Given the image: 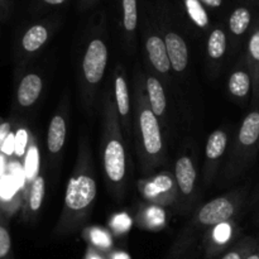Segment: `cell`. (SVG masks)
Returning <instances> with one entry per match:
<instances>
[{
	"mask_svg": "<svg viewBox=\"0 0 259 259\" xmlns=\"http://www.w3.org/2000/svg\"><path fill=\"white\" fill-rule=\"evenodd\" d=\"M146 51L154 70L159 73H168L171 70L166 43L161 35L158 24L154 18L152 7L146 5Z\"/></svg>",
	"mask_w": 259,
	"mask_h": 259,
	"instance_id": "6",
	"label": "cell"
},
{
	"mask_svg": "<svg viewBox=\"0 0 259 259\" xmlns=\"http://www.w3.org/2000/svg\"><path fill=\"white\" fill-rule=\"evenodd\" d=\"M2 152L4 154H7V156H10L12 153H14V134L12 132H10L9 136L7 137L5 142L3 143Z\"/></svg>",
	"mask_w": 259,
	"mask_h": 259,
	"instance_id": "29",
	"label": "cell"
},
{
	"mask_svg": "<svg viewBox=\"0 0 259 259\" xmlns=\"http://www.w3.org/2000/svg\"><path fill=\"white\" fill-rule=\"evenodd\" d=\"M28 143H29V134L25 128H18L14 134V154L18 158H22L27 154Z\"/></svg>",
	"mask_w": 259,
	"mask_h": 259,
	"instance_id": "26",
	"label": "cell"
},
{
	"mask_svg": "<svg viewBox=\"0 0 259 259\" xmlns=\"http://www.w3.org/2000/svg\"><path fill=\"white\" fill-rule=\"evenodd\" d=\"M146 89L147 98H148L152 111H153V114L157 118H161V116H163L167 108L166 94H164V89L162 86L161 81L157 77H154V76H148L147 77Z\"/></svg>",
	"mask_w": 259,
	"mask_h": 259,
	"instance_id": "14",
	"label": "cell"
},
{
	"mask_svg": "<svg viewBox=\"0 0 259 259\" xmlns=\"http://www.w3.org/2000/svg\"><path fill=\"white\" fill-rule=\"evenodd\" d=\"M38 167H39V152L35 143H32L28 148L24 161V176L28 181L33 182L37 179Z\"/></svg>",
	"mask_w": 259,
	"mask_h": 259,
	"instance_id": "23",
	"label": "cell"
},
{
	"mask_svg": "<svg viewBox=\"0 0 259 259\" xmlns=\"http://www.w3.org/2000/svg\"><path fill=\"white\" fill-rule=\"evenodd\" d=\"M114 94H115V106L118 115L121 118L123 126L125 131L129 129V114H131V98H129L128 83L121 68H118L114 83Z\"/></svg>",
	"mask_w": 259,
	"mask_h": 259,
	"instance_id": "10",
	"label": "cell"
},
{
	"mask_svg": "<svg viewBox=\"0 0 259 259\" xmlns=\"http://www.w3.org/2000/svg\"><path fill=\"white\" fill-rule=\"evenodd\" d=\"M43 90V81L38 73H27L20 80L17 90V101L20 108L28 109L34 105Z\"/></svg>",
	"mask_w": 259,
	"mask_h": 259,
	"instance_id": "9",
	"label": "cell"
},
{
	"mask_svg": "<svg viewBox=\"0 0 259 259\" xmlns=\"http://www.w3.org/2000/svg\"><path fill=\"white\" fill-rule=\"evenodd\" d=\"M175 179L177 194L181 196L182 201H189L196 185V168L191 157L182 154L177 158L175 164Z\"/></svg>",
	"mask_w": 259,
	"mask_h": 259,
	"instance_id": "8",
	"label": "cell"
},
{
	"mask_svg": "<svg viewBox=\"0 0 259 259\" xmlns=\"http://www.w3.org/2000/svg\"><path fill=\"white\" fill-rule=\"evenodd\" d=\"M228 146V136L224 131L218 129L212 132L209 136L206 142V148H205V154H206V168L210 169L214 167V164L219 161L225 153V149Z\"/></svg>",
	"mask_w": 259,
	"mask_h": 259,
	"instance_id": "16",
	"label": "cell"
},
{
	"mask_svg": "<svg viewBox=\"0 0 259 259\" xmlns=\"http://www.w3.org/2000/svg\"><path fill=\"white\" fill-rule=\"evenodd\" d=\"M253 23V12L249 5H239L232 10L228 18V28L234 37H243Z\"/></svg>",
	"mask_w": 259,
	"mask_h": 259,
	"instance_id": "13",
	"label": "cell"
},
{
	"mask_svg": "<svg viewBox=\"0 0 259 259\" xmlns=\"http://www.w3.org/2000/svg\"><path fill=\"white\" fill-rule=\"evenodd\" d=\"M13 8V0H0V20H7L9 18Z\"/></svg>",
	"mask_w": 259,
	"mask_h": 259,
	"instance_id": "28",
	"label": "cell"
},
{
	"mask_svg": "<svg viewBox=\"0 0 259 259\" xmlns=\"http://www.w3.org/2000/svg\"><path fill=\"white\" fill-rule=\"evenodd\" d=\"M13 195H14V186L12 181L8 179L0 180V197L3 200H8L13 197Z\"/></svg>",
	"mask_w": 259,
	"mask_h": 259,
	"instance_id": "27",
	"label": "cell"
},
{
	"mask_svg": "<svg viewBox=\"0 0 259 259\" xmlns=\"http://www.w3.org/2000/svg\"><path fill=\"white\" fill-rule=\"evenodd\" d=\"M103 167L111 191L118 197L123 196L126 180V152L120 132L116 106L106 98L104 109Z\"/></svg>",
	"mask_w": 259,
	"mask_h": 259,
	"instance_id": "3",
	"label": "cell"
},
{
	"mask_svg": "<svg viewBox=\"0 0 259 259\" xmlns=\"http://www.w3.org/2000/svg\"><path fill=\"white\" fill-rule=\"evenodd\" d=\"M0 259H14L12 253V237L3 222H0Z\"/></svg>",
	"mask_w": 259,
	"mask_h": 259,
	"instance_id": "25",
	"label": "cell"
},
{
	"mask_svg": "<svg viewBox=\"0 0 259 259\" xmlns=\"http://www.w3.org/2000/svg\"><path fill=\"white\" fill-rule=\"evenodd\" d=\"M252 80L249 73L243 70H237L230 75L228 88L230 94L238 99H245L250 91Z\"/></svg>",
	"mask_w": 259,
	"mask_h": 259,
	"instance_id": "19",
	"label": "cell"
},
{
	"mask_svg": "<svg viewBox=\"0 0 259 259\" xmlns=\"http://www.w3.org/2000/svg\"><path fill=\"white\" fill-rule=\"evenodd\" d=\"M243 4L249 5V7H259V0H239Z\"/></svg>",
	"mask_w": 259,
	"mask_h": 259,
	"instance_id": "34",
	"label": "cell"
},
{
	"mask_svg": "<svg viewBox=\"0 0 259 259\" xmlns=\"http://www.w3.org/2000/svg\"><path fill=\"white\" fill-rule=\"evenodd\" d=\"M121 28L128 42H133L136 38L137 28L139 22L138 0H120Z\"/></svg>",
	"mask_w": 259,
	"mask_h": 259,
	"instance_id": "11",
	"label": "cell"
},
{
	"mask_svg": "<svg viewBox=\"0 0 259 259\" xmlns=\"http://www.w3.org/2000/svg\"><path fill=\"white\" fill-rule=\"evenodd\" d=\"M9 133H10V124L7 123V121L0 124V151H2L3 143L5 142L7 137L9 136Z\"/></svg>",
	"mask_w": 259,
	"mask_h": 259,
	"instance_id": "32",
	"label": "cell"
},
{
	"mask_svg": "<svg viewBox=\"0 0 259 259\" xmlns=\"http://www.w3.org/2000/svg\"><path fill=\"white\" fill-rule=\"evenodd\" d=\"M240 194L215 197L202 205L189 224L180 232L169 249L167 259H195L204 248L205 239L214 227L229 223L240 205Z\"/></svg>",
	"mask_w": 259,
	"mask_h": 259,
	"instance_id": "2",
	"label": "cell"
},
{
	"mask_svg": "<svg viewBox=\"0 0 259 259\" xmlns=\"http://www.w3.org/2000/svg\"><path fill=\"white\" fill-rule=\"evenodd\" d=\"M66 134H67V124L65 116L60 113L56 114L48 126L47 147L50 153L57 154L62 151L66 142Z\"/></svg>",
	"mask_w": 259,
	"mask_h": 259,
	"instance_id": "12",
	"label": "cell"
},
{
	"mask_svg": "<svg viewBox=\"0 0 259 259\" xmlns=\"http://www.w3.org/2000/svg\"><path fill=\"white\" fill-rule=\"evenodd\" d=\"M161 191L166 192V194H168L169 191H174L172 180H169L168 177H162V179L156 180L153 184L148 185V189H147L146 194L147 196H149L151 199L158 200V195Z\"/></svg>",
	"mask_w": 259,
	"mask_h": 259,
	"instance_id": "24",
	"label": "cell"
},
{
	"mask_svg": "<svg viewBox=\"0 0 259 259\" xmlns=\"http://www.w3.org/2000/svg\"><path fill=\"white\" fill-rule=\"evenodd\" d=\"M180 4L182 5L185 14L195 27L201 30L209 29L211 25L209 12L200 0H180Z\"/></svg>",
	"mask_w": 259,
	"mask_h": 259,
	"instance_id": "15",
	"label": "cell"
},
{
	"mask_svg": "<svg viewBox=\"0 0 259 259\" xmlns=\"http://www.w3.org/2000/svg\"><path fill=\"white\" fill-rule=\"evenodd\" d=\"M207 9H212V10H219L224 7L225 0H200Z\"/></svg>",
	"mask_w": 259,
	"mask_h": 259,
	"instance_id": "31",
	"label": "cell"
},
{
	"mask_svg": "<svg viewBox=\"0 0 259 259\" xmlns=\"http://www.w3.org/2000/svg\"><path fill=\"white\" fill-rule=\"evenodd\" d=\"M3 166H4V162H3L2 157H0V176L3 175Z\"/></svg>",
	"mask_w": 259,
	"mask_h": 259,
	"instance_id": "38",
	"label": "cell"
},
{
	"mask_svg": "<svg viewBox=\"0 0 259 259\" xmlns=\"http://www.w3.org/2000/svg\"><path fill=\"white\" fill-rule=\"evenodd\" d=\"M46 194V181L42 176H37V179L30 185L29 197H28V207L29 211L35 214L42 207L43 199Z\"/></svg>",
	"mask_w": 259,
	"mask_h": 259,
	"instance_id": "22",
	"label": "cell"
},
{
	"mask_svg": "<svg viewBox=\"0 0 259 259\" xmlns=\"http://www.w3.org/2000/svg\"><path fill=\"white\" fill-rule=\"evenodd\" d=\"M248 56L252 70L254 71V89L257 94L259 93V18L253 24L252 33L248 40Z\"/></svg>",
	"mask_w": 259,
	"mask_h": 259,
	"instance_id": "20",
	"label": "cell"
},
{
	"mask_svg": "<svg viewBox=\"0 0 259 259\" xmlns=\"http://www.w3.org/2000/svg\"><path fill=\"white\" fill-rule=\"evenodd\" d=\"M113 259H129V257L126 254H124V253H118V254L114 255Z\"/></svg>",
	"mask_w": 259,
	"mask_h": 259,
	"instance_id": "37",
	"label": "cell"
},
{
	"mask_svg": "<svg viewBox=\"0 0 259 259\" xmlns=\"http://www.w3.org/2000/svg\"><path fill=\"white\" fill-rule=\"evenodd\" d=\"M68 0H37V5L39 8H56L61 7Z\"/></svg>",
	"mask_w": 259,
	"mask_h": 259,
	"instance_id": "30",
	"label": "cell"
},
{
	"mask_svg": "<svg viewBox=\"0 0 259 259\" xmlns=\"http://www.w3.org/2000/svg\"><path fill=\"white\" fill-rule=\"evenodd\" d=\"M137 120L141 134V158L146 169L153 168L162 162L163 139L158 118L152 111L148 98L137 90Z\"/></svg>",
	"mask_w": 259,
	"mask_h": 259,
	"instance_id": "4",
	"label": "cell"
},
{
	"mask_svg": "<svg viewBox=\"0 0 259 259\" xmlns=\"http://www.w3.org/2000/svg\"><path fill=\"white\" fill-rule=\"evenodd\" d=\"M86 259H104L103 257H101V255H99L98 253H95V252H90L88 254V257H86Z\"/></svg>",
	"mask_w": 259,
	"mask_h": 259,
	"instance_id": "36",
	"label": "cell"
},
{
	"mask_svg": "<svg viewBox=\"0 0 259 259\" xmlns=\"http://www.w3.org/2000/svg\"><path fill=\"white\" fill-rule=\"evenodd\" d=\"M259 139V111L248 114L240 125L238 143L243 148H250Z\"/></svg>",
	"mask_w": 259,
	"mask_h": 259,
	"instance_id": "17",
	"label": "cell"
},
{
	"mask_svg": "<svg viewBox=\"0 0 259 259\" xmlns=\"http://www.w3.org/2000/svg\"><path fill=\"white\" fill-rule=\"evenodd\" d=\"M57 27V20L45 19L29 25L20 38V48L24 53H35L48 42Z\"/></svg>",
	"mask_w": 259,
	"mask_h": 259,
	"instance_id": "7",
	"label": "cell"
},
{
	"mask_svg": "<svg viewBox=\"0 0 259 259\" xmlns=\"http://www.w3.org/2000/svg\"><path fill=\"white\" fill-rule=\"evenodd\" d=\"M98 195L91 156L85 142L81 144L75 169L68 179L65 192V202L61 217L55 228V235L65 237L76 233L91 215Z\"/></svg>",
	"mask_w": 259,
	"mask_h": 259,
	"instance_id": "1",
	"label": "cell"
},
{
	"mask_svg": "<svg viewBox=\"0 0 259 259\" xmlns=\"http://www.w3.org/2000/svg\"><path fill=\"white\" fill-rule=\"evenodd\" d=\"M247 259H259V245L255 248L254 252H252L249 255H248Z\"/></svg>",
	"mask_w": 259,
	"mask_h": 259,
	"instance_id": "35",
	"label": "cell"
},
{
	"mask_svg": "<svg viewBox=\"0 0 259 259\" xmlns=\"http://www.w3.org/2000/svg\"><path fill=\"white\" fill-rule=\"evenodd\" d=\"M104 17L96 23L91 32L90 40L88 42L82 57V77L89 96L101 82L108 66L109 50L104 40Z\"/></svg>",
	"mask_w": 259,
	"mask_h": 259,
	"instance_id": "5",
	"label": "cell"
},
{
	"mask_svg": "<svg viewBox=\"0 0 259 259\" xmlns=\"http://www.w3.org/2000/svg\"><path fill=\"white\" fill-rule=\"evenodd\" d=\"M100 0H78L77 2V7L81 12H85V10L90 9L93 8L94 5H96Z\"/></svg>",
	"mask_w": 259,
	"mask_h": 259,
	"instance_id": "33",
	"label": "cell"
},
{
	"mask_svg": "<svg viewBox=\"0 0 259 259\" xmlns=\"http://www.w3.org/2000/svg\"><path fill=\"white\" fill-rule=\"evenodd\" d=\"M227 33L223 27H215L207 38V55L211 60H220L227 52Z\"/></svg>",
	"mask_w": 259,
	"mask_h": 259,
	"instance_id": "18",
	"label": "cell"
},
{
	"mask_svg": "<svg viewBox=\"0 0 259 259\" xmlns=\"http://www.w3.org/2000/svg\"><path fill=\"white\" fill-rule=\"evenodd\" d=\"M258 245L257 240L253 238H243L242 240L235 243L227 253H224L220 259H247L248 255L254 252Z\"/></svg>",
	"mask_w": 259,
	"mask_h": 259,
	"instance_id": "21",
	"label": "cell"
}]
</instances>
